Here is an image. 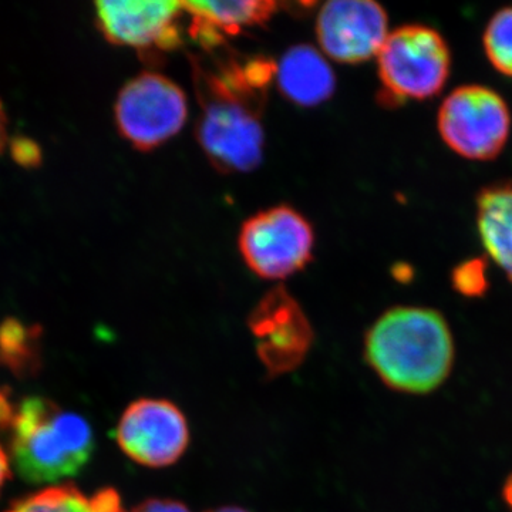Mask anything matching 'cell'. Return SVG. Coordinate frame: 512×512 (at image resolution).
<instances>
[{
	"instance_id": "obj_2",
	"label": "cell",
	"mask_w": 512,
	"mask_h": 512,
	"mask_svg": "<svg viewBox=\"0 0 512 512\" xmlns=\"http://www.w3.org/2000/svg\"><path fill=\"white\" fill-rule=\"evenodd\" d=\"M0 429L8 431L13 466L30 484L76 477L93 456L89 421L47 397L13 400L0 390Z\"/></svg>"
},
{
	"instance_id": "obj_21",
	"label": "cell",
	"mask_w": 512,
	"mask_h": 512,
	"mask_svg": "<svg viewBox=\"0 0 512 512\" xmlns=\"http://www.w3.org/2000/svg\"><path fill=\"white\" fill-rule=\"evenodd\" d=\"M503 500L507 507L512 511V474L505 480L503 485Z\"/></svg>"
},
{
	"instance_id": "obj_14",
	"label": "cell",
	"mask_w": 512,
	"mask_h": 512,
	"mask_svg": "<svg viewBox=\"0 0 512 512\" xmlns=\"http://www.w3.org/2000/svg\"><path fill=\"white\" fill-rule=\"evenodd\" d=\"M481 242L512 282V183L488 185L477 198Z\"/></svg>"
},
{
	"instance_id": "obj_11",
	"label": "cell",
	"mask_w": 512,
	"mask_h": 512,
	"mask_svg": "<svg viewBox=\"0 0 512 512\" xmlns=\"http://www.w3.org/2000/svg\"><path fill=\"white\" fill-rule=\"evenodd\" d=\"M386 10L370 0H332L320 10V49L339 63H360L379 55L387 32Z\"/></svg>"
},
{
	"instance_id": "obj_23",
	"label": "cell",
	"mask_w": 512,
	"mask_h": 512,
	"mask_svg": "<svg viewBox=\"0 0 512 512\" xmlns=\"http://www.w3.org/2000/svg\"><path fill=\"white\" fill-rule=\"evenodd\" d=\"M208 512H248V511L242 510V508H238V507H221V508H217V510H212V511H208Z\"/></svg>"
},
{
	"instance_id": "obj_7",
	"label": "cell",
	"mask_w": 512,
	"mask_h": 512,
	"mask_svg": "<svg viewBox=\"0 0 512 512\" xmlns=\"http://www.w3.org/2000/svg\"><path fill=\"white\" fill-rule=\"evenodd\" d=\"M114 117L131 146L151 151L180 133L187 121L188 101L183 90L163 74L141 73L120 90Z\"/></svg>"
},
{
	"instance_id": "obj_12",
	"label": "cell",
	"mask_w": 512,
	"mask_h": 512,
	"mask_svg": "<svg viewBox=\"0 0 512 512\" xmlns=\"http://www.w3.org/2000/svg\"><path fill=\"white\" fill-rule=\"evenodd\" d=\"M181 3L191 16L188 32L207 52L218 49L229 37L237 36L245 29L264 25L279 6L269 0Z\"/></svg>"
},
{
	"instance_id": "obj_15",
	"label": "cell",
	"mask_w": 512,
	"mask_h": 512,
	"mask_svg": "<svg viewBox=\"0 0 512 512\" xmlns=\"http://www.w3.org/2000/svg\"><path fill=\"white\" fill-rule=\"evenodd\" d=\"M5 512H126L114 488L84 494L76 485L63 484L30 494Z\"/></svg>"
},
{
	"instance_id": "obj_20",
	"label": "cell",
	"mask_w": 512,
	"mask_h": 512,
	"mask_svg": "<svg viewBox=\"0 0 512 512\" xmlns=\"http://www.w3.org/2000/svg\"><path fill=\"white\" fill-rule=\"evenodd\" d=\"M10 478V466L9 458L6 456L5 450L0 446V491H2L3 485Z\"/></svg>"
},
{
	"instance_id": "obj_4",
	"label": "cell",
	"mask_w": 512,
	"mask_h": 512,
	"mask_svg": "<svg viewBox=\"0 0 512 512\" xmlns=\"http://www.w3.org/2000/svg\"><path fill=\"white\" fill-rule=\"evenodd\" d=\"M387 103L437 96L450 76L451 53L437 30L406 25L389 33L377 55Z\"/></svg>"
},
{
	"instance_id": "obj_3",
	"label": "cell",
	"mask_w": 512,
	"mask_h": 512,
	"mask_svg": "<svg viewBox=\"0 0 512 512\" xmlns=\"http://www.w3.org/2000/svg\"><path fill=\"white\" fill-rule=\"evenodd\" d=\"M454 339L440 312L397 306L367 330L365 359L396 392L427 394L446 382L454 366Z\"/></svg>"
},
{
	"instance_id": "obj_18",
	"label": "cell",
	"mask_w": 512,
	"mask_h": 512,
	"mask_svg": "<svg viewBox=\"0 0 512 512\" xmlns=\"http://www.w3.org/2000/svg\"><path fill=\"white\" fill-rule=\"evenodd\" d=\"M451 284L466 298H480L488 291L487 264L484 259H470L457 266Z\"/></svg>"
},
{
	"instance_id": "obj_17",
	"label": "cell",
	"mask_w": 512,
	"mask_h": 512,
	"mask_svg": "<svg viewBox=\"0 0 512 512\" xmlns=\"http://www.w3.org/2000/svg\"><path fill=\"white\" fill-rule=\"evenodd\" d=\"M488 60L505 76L512 77V6L498 10L484 32Z\"/></svg>"
},
{
	"instance_id": "obj_8",
	"label": "cell",
	"mask_w": 512,
	"mask_h": 512,
	"mask_svg": "<svg viewBox=\"0 0 512 512\" xmlns=\"http://www.w3.org/2000/svg\"><path fill=\"white\" fill-rule=\"evenodd\" d=\"M117 444L128 458L150 468L173 466L190 444V429L180 407L163 399L136 400L124 410Z\"/></svg>"
},
{
	"instance_id": "obj_19",
	"label": "cell",
	"mask_w": 512,
	"mask_h": 512,
	"mask_svg": "<svg viewBox=\"0 0 512 512\" xmlns=\"http://www.w3.org/2000/svg\"><path fill=\"white\" fill-rule=\"evenodd\" d=\"M133 512H191L180 501L147 500L134 508Z\"/></svg>"
},
{
	"instance_id": "obj_9",
	"label": "cell",
	"mask_w": 512,
	"mask_h": 512,
	"mask_svg": "<svg viewBox=\"0 0 512 512\" xmlns=\"http://www.w3.org/2000/svg\"><path fill=\"white\" fill-rule=\"evenodd\" d=\"M249 328L256 352L271 375H284L301 365L312 346L311 323L284 286H276L259 301Z\"/></svg>"
},
{
	"instance_id": "obj_6",
	"label": "cell",
	"mask_w": 512,
	"mask_h": 512,
	"mask_svg": "<svg viewBox=\"0 0 512 512\" xmlns=\"http://www.w3.org/2000/svg\"><path fill=\"white\" fill-rule=\"evenodd\" d=\"M238 244L242 259L255 275L278 281L311 262L315 234L302 214L281 205L245 221Z\"/></svg>"
},
{
	"instance_id": "obj_1",
	"label": "cell",
	"mask_w": 512,
	"mask_h": 512,
	"mask_svg": "<svg viewBox=\"0 0 512 512\" xmlns=\"http://www.w3.org/2000/svg\"><path fill=\"white\" fill-rule=\"evenodd\" d=\"M201 106L198 143L222 173H248L261 164L262 126L269 84L276 63L264 56H228L214 62H192Z\"/></svg>"
},
{
	"instance_id": "obj_10",
	"label": "cell",
	"mask_w": 512,
	"mask_h": 512,
	"mask_svg": "<svg viewBox=\"0 0 512 512\" xmlns=\"http://www.w3.org/2000/svg\"><path fill=\"white\" fill-rule=\"evenodd\" d=\"M183 3L173 0H101L97 25L116 46L167 52L183 43L180 22Z\"/></svg>"
},
{
	"instance_id": "obj_13",
	"label": "cell",
	"mask_w": 512,
	"mask_h": 512,
	"mask_svg": "<svg viewBox=\"0 0 512 512\" xmlns=\"http://www.w3.org/2000/svg\"><path fill=\"white\" fill-rule=\"evenodd\" d=\"M275 79L286 99L302 107L325 103L336 86L328 60L309 45L291 47L276 64Z\"/></svg>"
},
{
	"instance_id": "obj_5",
	"label": "cell",
	"mask_w": 512,
	"mask_h": 512,
	"mask_svg": "<svg viewBox=\"0 0 512 512\" xmlns=\"http://www.w3.org/2000/svg\"><path fill=\"white\" fill-rule=\"evenodd\" d=\"M439 131L444 143L468 160H493L511 131V113L503 97L484 86L458 87L441 104Z\"/></svg>"
},
{
	"instance_id": "obj_22",
	"label": "cell",
	"mask_w": 512,
	"mask_h": 512,
	"mask_svg": "<svg viewBox=\"0 0 512 512\" xmlns=\"http://www.w3.org/2000/svg\"><path fill=\"white\" fill-rule=\"evenodd\" d=\"M6 116L5 111H3L2 103H0V151L3 150L6 144Z\"/></svg>"
},
{
	"instance_id": "obj_16",
	"label": "cell",
	"mask_w": 512,
	"mask_h": 512,
	"mask_svg": "<svg viewBox=\"0 0 512 512\" xmlns=\"http://www.w3.org/2000/svg\"><path fill=\"white\" fill-rule=\"evenodd\" d=\"M36 333L25 328L18 320H6L0 325V363L15 373H25L35 369Z\"/></svg>"
}]
</instances>
